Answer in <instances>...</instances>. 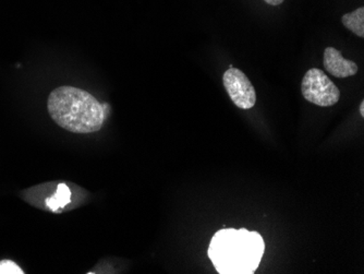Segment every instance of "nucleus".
<instances>
[{
  "label": "nucleus",
  "mask_w": 364,
  "mask_h": 274,
  "mask_svg": "<svg viewBox=\"0 0 364 274\" xmlns=\"http://www.w3.org/2000/svg\"><path fill=\"white\" fill-rule=\"evenodd\" d=\"M47 109L52 121L74 134H92L101 130L106 119L105 105L79 88L59 87L50 94Z\"/></svg>",
  "instance_id": "obj_1"
},
{
  "label": "nucleus",
  "mask_w": 364,
  "mask_h": 274,
  "mask_svg": "<svg viewBox=\"0 0 364 274\" xmlns=\"http://www.w3.org/2000/svg\"><path fill=\"white\" fill-rule=\"evenodd\" d=\"M303 97L316 107H330L338 103L340 91L334 82L318 68L305 72L301 83Z\"/></svg>",
  "instance_id": "obj_3"
},
{
  "label": "nucleus",
  "mask_w": 364,
  "mask_h": 274,
  "mask_svg": "<svg viewBox=\"0 0 364 274\" xmlns=\"http://www.w3.org/2000/svg\"><path fill=\"white\" fill-rule=\"evenodd\" d=\"M70 193L69 188L66 187V185L62 184V185L57 187L56 193L52 197L46 199V207L52 211H57L64 207L66 203L70 201Z\"/></svg>",
  "instance_id": "obj_7"
},
{
  "label": "nucleus",
  "mask_w": 364,
  "mask_h": 274,
  "mask_svg": "<svg viewBox=\"0 0 364 274\" xmlns=\"http://www.w3.org/2000/svg\"><path fill=\"white\" fill-rule=\"evenodd\" d=\"M263 238L246 228L218 231L211 240L209 258L220 274L254 273L263 257Z\"/></svg>",
  "instance_id": "obj_2"
},
{
  "label": "nucleus",
  "mask_w": 364,
  "mask_h": 274,
  "mask_svg": "<svg viewBox=\"0 0 364 274\" xmlns=\"http://www.w3.org/2000/svg\"><path fill=\"white\" fill-rule=\"evenodd\" d=\"M342 25L347 27L357 36L364 37V7L358 8L357 11L346 13L342 18Z\"/></svg>",
  "instance_id": "obj_6"
},
{
  "label": "nucleus",
  "mask_w": 364,
  "mask_h": 274,
  "mask_svg": "<svg viewBox=\"0 0 364 274\" xmlns=\"http://www.w3.org/2000/svg\"><path fill=\"white\" fill-rule=\"evenodd\" d=\"M223 82L229 97L237 107L250 109L255 105V89L244 71L234 67L229 68L223 76Z\"/></svg>",
  "instance_id": "obj_4"
},
{
  "label": "nucleus",
  "mask_w": 364,
  "mask_h": 274,
  "mask_svg": "<svg viewBox=\"0 0 364 274\" xmlns=\"http://www.w3.org/2000/svg\"><path fill=\"white\" fill-rule=\"evenodd\" d=\"M323 64L326 71L335 78H349L358 74V64L352 60H346L340 50L335 47H326L323 56Z\"/></svg>",
  "instance_id": "obj_5"
},
{
  "label": "nucleus",
  "mask_w": 364,
  "mask_h": 274,
  "mask_svg": "<svg viewBox=\"0 0 364 274\" xmlns=\"http://www.w3.org/2000/svg\"><path fill=\"white\" fill-rule=\"evenodd\" d=\"M267 5L279 6L285 1V0H264Z\"/></svg>",
  "instance_id": "obj_9"
},
{
  "label": "nucleus",
  "mask_w": 364,
  "mask_h": 274,
  "mask_svg": "<svg viewBox=\"0 0 364 274\" xmlns=\"http://www.w3.org/2000/svg\"><path fill=\"white\" fill-rule=\"evenodd\" d=\"M359 111L361 116L364 117V101H362L361 103H360Z\"/></svg>",
  "instance_id": "obj_10"
},
{
  "label": "nucleus",
  "mask_w": 364,
  "mask_h": 274,
  "mask_svg": "<svg viewBox=\"0 0 364 274\" xmlns=\"http://www.w3.org/2000/svg\"><path fill=\"white\" fill-rule=\"evenodd\" d=\"M24 271L11 260L0 261V274H23Z\"/></svg>",
  "instance_id": "obj_8"
}]
</instances>
